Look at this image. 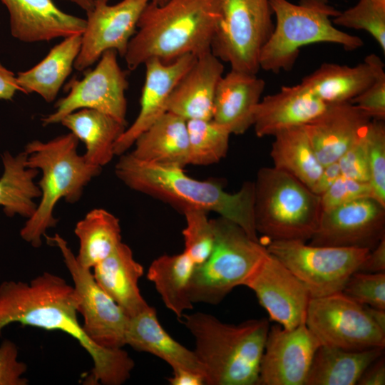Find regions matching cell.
Returning <instances> with one entry per match:
<instances>
[{"instance_id": "4316f807", "label": "cell", "mask_w": 385, "mask_h": 385, "mask_svg": "<svg viewBox=\"0 0 385 385\" xmlns=\"http://www.w3.org/2000/svg\"><path fill=\"white\" fill-rule=\"evenodd\" d=\"M81 35L63 38L38 63L19 72L16 79L21 92L36 93L48 103L53 101L74 67L81 49Z\"/></svg>"}, {"instance_id": "f6af8a7d", "label": "cell", "mask_w": 385, "mask_h": 385, "mask_svg": "<svg viewBox=\"0 0 385 385\" xmlns=\"http://www.w3.org/2000/svg\"><path fill=\"white\" fill-rule=\"evenodd\" d=\"M357 384L384 385L385 359L384 354L372 362L364 371Z\"/></svg>"}, {"instance_id": "d4e9b609", "label": "cell", "mask_w": 385, "mask_h": 385, "mask_svg": "<svg viewBox=\"0 0 385 385\" xmlns=\"http://www.w3.org/2000/svg\"><path fill=\"white\" fill-rule=\"evenodd\" d=\"M126 344L138 351L156 356L168 364L173 370L187 369L205 376L204 369L195 351L180 344L164 329L153 307L148 306L130 317Z\"/></svg>"}, {"instance_id": "ab89813d", "label": "cell", "mask_w": 385, "mask_h": 385, "mask_svg": "<svg viewBox=\"0 0 385 385\" xmlns=\"http://www.w3.org/2000/svg\"><path fill=\"white\" fill-rule=\"evenodd\" d=\"M375 69L372 83L350 102L371 119H385V71L381 59L374 53L367 56Z\"/></svg>"}, {"instance_id": "4dcf8cb0", "label": "cell", "mask_w": 385, "mask_h": 385, "mask_svg": "<svg viewBox=\"0 0 385 385\" xmlns=\"http://www.w3.org/2000/svg\"><path fill=\"white\" fill-rule=\"evenodd\" d=\"M195 267L191 258L183 252L162 255L149 267L147 277L152 282L165 307L182 319L193 308L189 296V285Z\"/></svg>"}, {"instance_id": "b9f144b4", "label": "cell", "mask_w": 385, "mask_h": 385, "mask_svg": "<svg viewBox=\"0 0 385 385\" xmlns=\"http://www.w3.org/2000/svg\"><path fill=\"white\" fill-rule=\"evenodd\" d=\"M368 127V125H367ZM337 160L341 175L359 181L369 180L366 129Z\"/></svg>"}, {"instance_id": "e0dca14e", "label": "cell", "mask_w": 385, "mask_h": 385, "mask_svg": "<svg viewBox=\"0 0 385 385\" xmlns=\"http://www.w3.org/2000/svg\"><path fill=\"white\" fill-rule=\"evenodd\" d=\"M320 346L305 323L292 329L278 324L270 327L261 359L258 384L305 385Z\"/></svg>"}, {"instance_id": "ba28073f", "label": "cell", "mask_w": 385, "mask_h": 385, "mask_svg": "<svg viewBox=\"0 0 385 385\" xmlns=\"http://www.w3.org/2000/svg\"><path fill=\"white\" fill-rule=\"evenodd\" d=\"M210 220L215 243L209 257L192 273L189 285L192 303L219 304L234 288L244 285L267 253L262 243L234 222L222 217Z\"/></svg>"}, {"instance_id": "d6986e66", "label": "cell", "mask_w": 385, "mask_h": 385, "mask_svg": "<svg viewBox=\"0 0 385 385\" xmlns=\"http://www.w3.org/2000/svg\"><path fill=\"white\" fill-rule=\"evenodd\" d=\"M371 120L354 103L341 102L327 104L322 113L304 128L324 166L337 162Z\"/></svg>"}, {"instance_id": "ac0fdd59", "label": "cell", "mask_w": 385, "mask_h": 385, "mask_svg": "<svg viewBox=\"0 0 385 385\" xmlns=\"http://www.w3.org/2000/svg\"><path fill=\"white\" fill-rule=\"evenodd\" d=\"M196 58L188 54L168 63L151 58L143 64L145 76L140 111L134 122L116 140L114 145L115 155L124 154L140 134L167 112L168 102L174 87Z\"/></svg>"}, {"instance_id": "30bf717a", "label": "cell", "mask_w": 385, "mask_h": 385, "mask_svg": "<svg viewBox=\"0 0 385 385\" xmlns=\"http://www.w3.org/2000/svg\"><path fill=\"white\" fill-rule=\"evenodd\" d=\"M266 247L305 286L311 298L342 292L370 251L297 240L272 241Z\"/></svg>"}, {"instance_id": "cb8c5ba5", "label": "cell", "mask_w": 385, "mask_h": 385, "mask_svg": "<svg viewBox=\"0 0 385 385\" xmlns=\"http://www.w3.org/2000/svg\"><path fill=\"white\" fill-rule=\"evenodd\" d=\"M143 273L130 247L121 242L93 267V274L102 289L131 317L149 306L138 287Z\"/></svg>"}, {"instance_id": "c3c4849f", "label": "cell", "mask_w": 385, "mask_h": 385, "mask_svg": "<svg viewBox=\"0 0 385 385\" xmlns=\"http://www.w3.org/2000/svg\"><path fill=\"white\" fill-rule=\"evenodd\" d=\"M171 385H205L203 374L187 369L173 370V376L168 379Z\"/></svg>"}, {"instance_id": "ffe728a7", "label": "cell", "mask_w": 385, "mask_h": 385, "mask_svg": "<svg viewBox=\"0 0 385 385\" xmlns=\"http://www.w3.org/2000/svg\"><path fill=\"white\" fill-rule=\"evenodd\" d=\"M10 16L11 35L25 43L83 34L86 19L67 14L52 0H0Z\"/></svg>"}, {"instance_id": "ee69618b", "label": "cell", "mask_w": 385, "mask_h": 385, "mask_svg": "<svg viewBox=\"0 0 385 385\" xmlns=\"http://www.w3.org/2000/svg\"><path fill=\"white\" fill-rule=\"evenodd\" d=\"M358 271L364 272H385V237L369 251Z\"/></svg>"}, {"instance_id": "9c48e42d", "label": "cell", "mask_w": 385, "mask_h": 385, "mask_svg": "<svg viewBox=\"0 0 385 385\" xmlns=\"http://www.w3.org/2000/svg\"><path fill=\"white\" fill-rule=\"evenodd\" d=\"M270 0H220L212 53L231 69L257 74L274 24Z\"/></svg>"}, {"instance_id": "4fadbf2b", "label": "cell", "mask_w": 385, "mask_h": 385, "mask_svg": "<svg viewBox=\"0 0 385 385\" xmlns=\"http://www.w3.org/2000/svg\"><path fill=\"white\" fill-rule=\"evenodd\" d=\"M117 56L114 50L106 51L81 80L73 79L68 93L56 103L55 111L41 119L43 125L58 123L66 115L83 108L100 111L126 125L128 81Z\"/></svg>"}, {"instance_id": "52a82bcc", "label": "cell", "mask_w": 385, "mask_h": 385, "mask_svg": "<svg viewBox=\"0 0 385 385\" xmlns=\"http://www.w3.org/2000/svg\"><path fill=\"white\" fill-rule=\"evenodd\" d=\"M255 225L272 241L309 240L322 214L319 196L290 174L260 168L254 182Z\"/></svg>"}, {"instance_id": "2e32d148", "label": "cell", "mask_w": 385, "mask_h": 385, "mask_svg": "<svg viewBox=\"0 0 385 385\" xmlns=\"http://www.w3.org/2000/svg\"><path fill=\"white\" fill-rule=\"evenodd\" d=\"M243 286L255 292L270 321L287 329L305 323L311 299L308 290L268 251Z\"/></svg>"}, {"instance_id": "277c9868", "label": "cell", "mask_w": 385, "mask_h": 385, "mask_svg": "<svg viewBox=\"0 0 385 385\" xmlns=\"http://www.w3.org/2000/svg\"><path fill=\"white\" fill-rule=\"evenodd\" d=\"M181 319L194 337V351L204 369L205 384H258L269 319L232 324L200 312L184 314Z\"/></svg>"}, {"instance_id": "7a4b0ae2", "label": "cell", "mask_w": 385, "mask_h": 385, "mask_svg": "<svg viewBox=\"0 0 385 385\" xmlns=\"http://www.w3.org/2000/svg\"><path fill=\"white\" fill-rule=\"evenodd\" d=\"M220 18V0L150 1L124 56L128 68L135 70L151 58L168 63L211 51Z\"/></svg>"}, {"instance_id": "816d5d0a", "label": "cell", "mask_w": 385, "mask_h": 385, "mask_svg": "<svg viewBox=\"0 0 385 385\" xmlns=\"http://www.w3.org/2000/svg\"><path fill=\"white\" fill-rule=\"evenodd\" d=\"M150 1L158 5H163L165 3H166L168 0H150Z\"/></svg>"}, {"instance_id": "484cf974", "label": "cell", "mask_w": 385, "mask_h": 385, "mask_svg": "<svg viewBox=\"0 0 385 385\" xmlns=\"http://www.w3.org/2000/svg\"><path fill=\"white\" fill-rule=\"evenodd\" d=\"M129 153L135 159L162 166L190 165L187 120L166 112L134 142Z\"/></svg>"}, {"instance_id": "5b68a950", "label": "cell", "mask_w": 385, "mask_h": 385, "mask_svg": "<svg viewBox=\"0 0 385 385\" xmlns=\"http://www.w3.org/2000/svg\"><path fill=\"white\" fill-rule=\"evenodd\" d=\"M78 141L69 133L48 141L33 140L25 146L27 166L41 172L37 183L40 200L20 231L22 239L33 247H40L47 230L56 226L58 220L53 212L58 202L61 199L71 204L78 201L84 188L101 171L102 168L89 163L78 153Z\"/></svg>"}, {"instance_id": "74e56055", "label": "cell", "mask_w": 385, "mask_h": 385, "mask_svg": "<svg viewBox=\"0 0 385 385\" xmlns=\"http://www.w3.org/2000/svg\"><path fill=\"white\" fill-rule=\"evenodd\" d=\"M366 146L372 197L385 206V123L372 119L366 129Z\"/></svg>"}, {"instance_id": "7402d4cb", "label": "cell", "mask_w": 385, "mask_h": 385, "mask_svg": "<svg viewBox=\"0 0 385 385\" xmlns=\"http://www.w3.org/2000/svg\"><path fill=\"white\" fill-rule=\"evenodd\" d=\"M223 72L222 61L212 51L197 56L174 87L167 112L186 120L212 119L215 91Z\"/></svg>"}, {"instance_id": "f1b7e54d", "label": "cell", "mask_w": 385, "mask_h": 385, "mask_svg": "<svg viewBox=\"0 0 385 385\" xmlns=\"http://www.w3.org/2000/svg\"><path fill=\"white\" fill-rule=\"evenodd\" d=\"M60 123L85 144L86 161L101 168L115 155V143L126 128L111 116L88 108L76 111Z\"/></svg>"}, {"instance_id": "3957f363", "label": "cell", "mask_w": 385, "mask_h": 385, "mask_svg": "<svg viewBox=\"0 0 385 385\" xmlns=\"http://www.w3.org/2000/svg\"><path fill=\"white\" fill-rule=\"evenodd\" d=\"M115 167L116 176L130 189L167 202L182 210L187 207L217 213L259 241L255 225L254 182H245L230 193L215 182L187 175L183 168L138 160L130 153L120 155Z\"/></svg>"}, {"instance_id": "603a6c76", "label": "cell", "mask_w": 385, "mask_h": 385, "mask_svg": "<svg viewBox=\"0 0 385 385\" xmlns=\"http://www.w3.org/2000/svg\"><path fill=\"white\" fill-rule=\"evenodd\" d=\"M265 86V81L257 74L231 69L217 84L212 119L231 134H243L253 125L255 110Z\"/></svg>"}, {"instance_id": "f5cc1de1", "label": "cell", "mask_w": 385, "mask_h": 385, "mask_svg": "<svg viewBox=\"0 0 385 385\" xmlns=\"http://www.w3.org/2000/svg\"><path fill=\"white\" fill-rule=\"evenodd\" d=\"M99 1H104V2H109L110 0H99Z\"/></svg>"}, {"instance_id": "5bb4252c", "label": "cell", "mask_w": 385, "mask_h": 385, "mask_svg": "<svg viewBox=\"0 0 385 385\" xmlns=\"http://www.w3.org/2000/svg\"><path fill=\"white\" fill-rule=\"evenodd\" d=\"M150 1L121 0L111 5L96 0L93 8L86 13V28L74 68L78 71L87 69L108 50L124 57L141 14Z\"/></svg>"}, {"instance_id": "d6a6232c", "label": "cell", "mask_w": 385, "mask_h": 385, "mask_svg": "<svg viewBox=\"0 0 385 385\" xmlns=\"http://www.w3.org/2000/svg\"><path fill=\"white\" fill-rule=\"evenodd\" d=\"M274 138L270 151L273 167L290 174L311 189L323 165L315 154L304 125L282 130Z\"/></svg>"}, {"instance_id": "681fc988", "label": "cell", "mask_w": 385, "mask_h": 385, "mask_svg": "<svg viewBox=\"0 0 385 385\" xmlns=\"http://www.w3.org/2000/svg\"><path fill=\"white\" fill-rule=\"evenodd\" d=\"M365 306L372 319L382 330L385 331V309Z\"/></svg>"}, {"instance_id": "e575fe53", "label": "cell", "mask_w": 385, "mask_h": 385, "mask_svg": "<svg viewBox=\"0 0 385 385\" xmlns=\"http://www.w3.org/2000/svg\"><path fill=\"white\" fill-rule=\"evenodd\" d=\"M190 164L209 165L225 157L231 133L212 119L187 120Z\"/></svg>"}, {"instance_id": "7dc6e473", "label": "cell", "mask_w": 385, "mask_h": 385, "mask_svg": "<svg viewBox=\"0 0 385 385\" xmlns=\"http://www.w3.org/2000/svg\"><path fill=\"white\" fill-rule=\"evenodd\" d=\"M17 91L21 89L16 76L0 63V99L11 100Z\"/></svg>"}, {"instance_id": "60d3db41", "label": "cell", "mask_w": 385, "mask_h": 385, "mask_svg": "<svg viewBox=\"0 0 385 385\" xmlns=\"http://www.w3.org/2000/svg\"><path fill=\"white\" fill-rule=\"evenodd\" d=\"M369 197H372L369 183L341 175L319 197L322 210L326 211Z\"/></svg>"}, {"instance_id": "6da1fadb", "label": "cell", "mask_w": 385, "mask_h": 385, "mask_svg": "<svg viewBox=\"0 0 385 385\" xmlns=\"http://www.w3.org/2000/svg\"><path fill=\"white\" fill-rule=\"evenodd\" d=\"M73 286L63 277L43 272L29 282L4 281L0 284V336L14 322L48 331H61L78 342L93 366L86 384L120 385L130 376L133 359L123 348L108 349L92 341L78 320Z\"/></svg>"}, {"instance_id": "8d00e7d4", "label": "cell", "mask_w": 385, "mask_h": 385, "mask_svg": "<svg viewBox=\"0 0 385 385\" xmlns=\"http://www.w3.org/2000/svg\"><path fill=\"white\" fill-rule=\"evenodd\" d=\"M182 211L186 222L182 232L184 252L197 266L205 262L212 252L215 243L213 227L207 211L195 207H187Z\"/></svg>"}, {"instance_id": "44dd1931", "label": "cell", "mask_w": 385, "mask_h": 385, "mask_svg": "<svg viewBox=\"0 0 385 385\" xmlns=\"http://www.w3.org/2000/svg\"><path fill=\"white\" fill-rule=\"evenodd\" d=\"M327 106L300 83L282 86L277 93L261 98L255 110L252 126L257 137L274 136L282 130L307 124Z\"/></svg>"}, {"instance_id": "8992f818", "label": "cell", "mask_w": 385, "mask_h": 385, "mask_svg": "<svg viewBox=\"0 0 385 385\" xmlns=\"http://www.w3.org/2000/svg\"><path fill=\"white\" fill-rule=\"evenodd\" d=\"M276 24L260 56V67L278 73L294 66L300 48L317 43L342 46L347 51L360 48L363 40L337 28L332 19L340 11L328 0H270Z\"/></svg>"}, {"instance_id": "7bdbcfd3", "label": "cell", "mask_w": 385, "mask_h": 385, "mask_svg": "<svg viewBox=\"0 0 385 385\" xmlns=\"http://www.w3.org/2000/svg\"><path fill=\"white\" fill-rule=\"evenodd\" d=\"M27 366L18 360V348L14 342L6 339L0 345V385H26L24 377Z\"/></svg>"}, {"instance_id": "bcb514c9", "label": "cell", "mask_w": 385, "mask_h": 385, "mask_svg": "<svg viewBox=\"0 0 385 385\" xmlns=\"http://www.w3.org/2000/svg\"><path fill=\"white\" fill-rule=\"evenodd\" d=\"M340 175L341 171L337 162L324 165L319 177L310 190L320 197Z\"/></svg>"}, {"instance_id": "7c38bea8", "label": "cell", "mask_w": 385, "mask_h": 385, "mask_svg": "<svg viewBox=\"0 0 385 385\" xmlns=\"http://www.w3.org/2000/svg\"><path fill=\"white\" fill-rule=\"evenodd\" d=\"M45 237L59 248L72 277L85 333L101 346L123 348L126 345L130 317L98 284L91 270L79 265L63 237L58 234Z\"/></svg>"}, {"instance_id": "83f0119b", "label": "cell", "mask_w": 385, "mask_h": 385, "mask_svg": "<svg viewBox=\"0 0 385 385\" xmlns=\"http://www.w3.org/2000/svg\"><path fill=\"white\" fill-rule=\"evenodd\" d=\"M375 69L366 56L354 66L324 63L300 83L326 104L351 101L374 81Z\"/></svg>"}, {"instance_id": "1f68e13d", "label": "cell", "mask_w": 385, "mask_h": 385, "mask_svg": "<svg viewBox=\"0 0 385 385\" xmlns=\"http://www.w3.org/2000/svg\"><path fill=\"white\" fill-rule=\"evenodd\" d=\"M27 155L21 152L13 156L6 152L2 155L4 173L0 178V205L9 217L19 215L29 218L34 213L41 191L34 180L39 170L26 164Z\"/></svg>"}, {"instance_id": "f546056e", "label": "cell", "mask_w": 385, "mask_h": 385, "mask_svg": "<svg viewBox=\"0 0 385 385\" xmlns=\"http://www.w3.org/2000/svg\"><path fill=\"white\" fill-rule=\"evenodd\" d=\"M384 348L349 351L321 345L305 385H355L366 369L384 354Z\"/></svg>"}, {"instance_id": "836d02e7", "label": "cell", "mask_w": 385, "mask_h": 385, "mask_svg": "<svg viewBox=\"0 0 385 385\" xmlns=\"http://www.w3.org/2000/svg\"><path fill=\"white\" fill-rule=\"evenodd\" d=\"M74 233L79 240L76 259L82 267L91 269L107 257L122 242L119 220L110 212L94 208L79 220Z\"/></svg>"}, {"instance_id": "9a60e30c", "label": "cell", "mask_w": 385, "mask_h": 385, "mask_svg": "<svg viewBox=\"0 0 385 385\" xmlns=\"http://www.w3.org/2000/svg\"><path fill=\"white\" fill-rule=\"evenodd\" d=\"M385 237V206L371 197L322 211L314 245L373 250Z\"/></svg>"}, {"instance_id": "f907efd6", "label": "cell", "mask_w": 385, "mask_h": 385, "mask_svg": "<svg viewBox=\"0 0 385 385\" xmlns=\"http://www.w3.org/2000/svg\"><path fill=\"white\" fill-rule=\"evenodd\" d=\"M67 1H69L76 4L81 9H82L86 13H88L93 8L96 0H67Z\"/></svg>"}, {"instance_id": "d590c367", "label": "cell", "mask_w": 385, "mask_h": 385, "mask_svg": "<svg viewBox=\"0 0 385 385\" xmlns=\"http://www.w3.org/2000/svg\"><path fill=\"white\" fill-rule=\"evenodd\" d=\"M332 21L335 26L368 32L385 52V0H359Z\"/></svg>"}, {"instance_id": "8fae6325", "label": "cell", "mask_w": 385, "mask_h": 385, "mask_svg": "<svg viewBox=\"0 0 385 385\" xmlns=\"http://www.w3.org/2000/svg\"><path fill=\"white\" fill-rule=\"evenodd\" d=\"M305 324L321 345L349 351L385 347V331L365 305L342 292L311 298Z\"/></svg>"}, {"instance_id": "f35d334b", "label": "cell", "mask_w": 385, "mask_h": 385, "mask_svg": "<svg viewBox=\"0 0 385 385\" xmlns=\"http://www.w3.org/2000/svg\"><path fill=\"white\" fill-rule=\"evenodd\" d=\"M359 304L385 309V272H354L342 291Z\"/></svg>"}]
</instances>
